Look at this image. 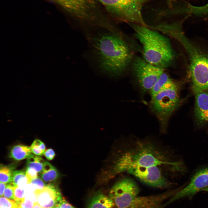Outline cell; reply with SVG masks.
<instances>
[{
  "instance_id": "1",
  "label": "cell",
  "mask_w": 208,
  "mask_h": 208,
  "mask_svg": "<svg viewBox=\"0 0 208 208\" xmlns=\"http://www.w3.org/2000/svg\"><path fill=\"white\" fill-rule=\"evenodd\" d=\"M124 146L112 166L113 176L137 168L157 166L174 172L182 169L181 163L173 160L170 152L157 141L133 138L127 140Z\"/></svg>"
},
{
  "instance_id": "2",
  "label": "cell",
  "mask_w": 208,
  "mask_h": 208,
  "mask_svg": "<svg viewBox=\"0 0 208 208\" xmlns=\"http://www.w3.org/2000/svg\"><path fill=\"white\" fill-rule=\"evenodd\" d=\"M90 40L95 60L104 74L111 76L120 75L132 61L133 53L129 47L116 34L101 32Z\"/></svg>"
},
{
  "instance_id": "3",
  "label": "cell",
  "mask_w": 208,
  "mask_h": 208,
  "mask_svg": "<svg viewBox=\"0 0 208 208\" xmlns=\"http://www.w3.org/2000/svg\"><path fill=\"white\" fill-rule=\"evenodd\" d=\"M132 27L142 46L143 58L149 63L164 69L168 67L174 57L168 39L147 27L133 24Z\"/></svg>"
},
{
  "instance_id": "4",
  "label": "cell",
  "mask_w": 208,
  "mask_h": 208,
  "mask_svg": "<svg viewBox=\"0 0 208 208\" xmlns=\"http://www.w3.org/2000/svg\"><path fill=\"white\" fill-rule=\"evenodd\" d=\"M181 30L176 31L173 37L181 43L188 54L193 90L208 91V55L194 46Z\"/></svg>"
},
{
  "instance_id": "5",
  "label": "cell",
  "mask_w": 208,
  "mask_h": 208,
  "mask_svg": "<svg viewBox=\"0 0 208 208\" xmlns=\"http://www.w3.org/2000/svg\"><path fill=\"white\" fill-rule=\"evenodd\" d=\"M180 102L178 86L172 80L151 98V109L159 121L162 132L165 131L169 118Z\"/></svg>"
},
{
  "instance_id": "6",
  "label": "cell",
  "mask_w": 208,
  "mask_h": 208,
  "mask_svg": "<svg viewBox=\"0 0 208 208\" xmlns=\"http://www.w3.org/2000/svg\"><path fill=\"white\" fill-rule=\"evenodd\" d=\"M139 190L134 181L129 177H125L113 185L109 195L117 208H128L135 202Z\"/></svg>"
},
{
  "instance_id": "7",
  "label": "cell",
  "mask_w": 208,
  "mask_h": 208,
  "mask_svg": "<svg viewBox=\"0 0 208 208\" xmlns=\"http://www.w3.org/2000/svg\"><path fill=\"white\" fill-rule=\"evenodd\" d=\"M132 69L139 86L144 92L151 90L164 69L149 63L140 57L134 60Z\"/></svg>"
},
{
  "instance_id": "8",
  "label": "cell",
  "mask_w": 208,
  "mask_h": 208,
  "mask_svg": "<svg viewBox=\"0 0 208 208\" xmlns=\"http://www.w3.org/2000/svg\"><path fill=\"white\" fill-rule=\"evenodd\" d=\"M104 5L115 10L127 19L146 26L140 15L143 0H99Z\"/></svg>"
},
{
  "instance_id": "9",
  "label": "cell",
  "mask_w": 208,
  "mask_h": 208,
  "mask_svg": "<svg viewBox=\"0 0 208 208\" xmlns=\"http://www.w3.org/2000/svg\"><path fill=\"white\" fill-rule=\"evenodd\" d=\"M166 169L159 167L150 168H138L132 169L127 172L148 185L159 188L169 187L170 183L165 175Z\"/></svg>"
},
{
  "instance_id": "10",
  "label": "cell",
  "mask_w": 208,
  "mask_h": 208,
  "mask_svg": "<svg viewBox=\"0 0 208 208\" xmlns=\"http://www.w3.org/2000/svg\"><path fill=\"white\" fill-rule=\"evenodd\" d=\"M208 187V167L197 171L192 177L188 185L176 193L167 203L184 197L192 198L198 192Z\"/></svg>"
},
{
  "instance_id": "11",
  "label": "cell",
  "mask_w": 208,
  "mask_h": 208,
  "mask_svg": "<svg viewBox=\"0 0 208 208\" xmlns=\"http://www.w3.org/2000/svg\"><path fill=\"white\" fill-rule=\"evenodd\" d=\"M69 12L79 18L91 19L93 0H52Z\"/></svg>"
},
{
  "instance_id": "12",
  "label": "cell",
  "mask_w": 208,
  "mask_h": 208,
  "mask_svg": "<svg viewBox=\"0 0 208 208\" xmlns=\"http://www.w3.org/2000/svg\"><path fill=\"white\" fill-rule=\"evenodd\" d=\"M36 201L44 208H52L62 199L61 194L55 185L49 184L42 189L34 192Z\"/></svg>"
},
{
  "instance_id": "13",
  "label": "cell",
  "mask_w": 208,
  "mask_h": 208,
  "mask_svg": "<svg viewBox=\"0 0 208 208\" xmlns=\"http://www.w3.org/2000/svg\"><path fill=\"white\" fill-rule=\"evenodd\" d=\"M193 91L195 97V117L198 125L201 126L208 122V91Z\"/></svg>"
},
{
  "instance_id": "14",
  "label": "cell",
  "mask_w": 208,
  "mask_h": 208,
  "mask_svg": "<svg viewBox=\"0 0 208 208\" xmlns=\"http://www.w3.org/2000/svg\"><path fill=\"white\" fill-rule=\"evenodd\" d=\"M114 206L113 202L109 196L99 193L92 198L87 208H112Z\"/></svg>"
},
{
  "instance_id": "15",
  "label": "cell",
  "mask_w": 208,
  "mask_h": 208,
  "mask_svg": "<svg viewBox=\"0 0 208 208\" xmlns=\"http://www.w3.org/2000/svg\"><path fill=\"white\" fill-rule=\"evenodd\" d=\"M59 174L56 168L49 163L45 161L40 177L46 183L53 182L59 178Z\"/></svg>"
},
{
  "instance_id": "16",
  "label": "cell",
  "mask_w": 208,
  "mask_h": 208,
  "mask_svg": "<svg viewBox=\"0 0 208 208\" xmlns=\"http://www.w3.org/2000/svg\"><path fill=\"white\" fill-rule=\"evenodd\" d=\"M31 153L30 147L17 145L13 146L11 149L9 157L15 160L20 161L28 158L32 154Z\"/></svg>"
},
{
  "instance_id": "17",
  "label": "cell",
  "mask_w": 208,
  "mask_h": 208,
  "mask_svg": "<svg viewBox=\"0 0 208 208\" xmlns=\"http://www.w3.org/2000/svg\"><path fill=\"white\" fill-rule=\"evenodd\" d=\"M172 80L166 73L164 72L158 80L150 90L151 98L156 95L168 83Z\"/></svg>"
},
{
  "instance_id": "18",
  "label": "cell",
  "mask_w": 208,
  "mask_h": 208,
  "mask_svg": "<svg viewBox=\"0 0 208 208\" xmlns=\"http://www.w3.org/2000/svg\"><path fill=\"white\" fill-rule=\"evenodd\" d=\"M14 186L24 187L29 183L26 177V171L24 170L14 171L10 183Z\"/></svg>"
},
{
  "instance_id": "19",
  "label": "cell",
  "mask_w": 208,
  "mask_h": 208,
  "mask_svg": "<svg viewBox=\"0 0 208 208\" xmlns=\"http://www.w3.org/2000/svg\"><path fill=\"white\" fill-rule=\"evenodd\" d=\"M27 168L35 169L38 173H40L45 161L41 157L31 154L27 158Z\"/></svg>"
},
{
  "instance_id": "20",
  "label": "cell",
  "mask_w": 208,
  "mask_h": 208,
  "mask_svg": "<svg viewBox=\"0 0 208 208\" xmlns=\"http://www.w3.org/2000/svg\"><path fill=\"white\" fill-rule=\"evenodd\" d=\"M11 166L1 164L0 169V182L5 184L11 183L12 174L14 171Z\"/></svg>"
},
{
  "instance_id": "21",
  "label": "cell",
  "mask_w": 208,
  "mask_h": 208,
  "mask_svg": "<svg viewBox=\"0 0 208 208\" xmlns=\"http://www.w3.org/2000/svg\"><path fill=\"white\" fill-rule=\"evenodd\" d=\"M30 147L32 153L38 156L44 154L45 151L44 144L39 139L34 140Z\"/></svg>"
},
{
  "instance_id": "22",
  "label": "cell",
  "mask_w": 208,
  "mask_h": 208,
  "mask_svg": "<svg viewBox=\"0 0 208 208\" xmlns=\"http://www.w3.org/2000/svg\"><path fill=\"white\" fill-rule=\"evenodd\" d=\"M190 11L192 14L196 15H208V3L201 6L192 5Z\"/></svg>"
},
{
  "instance_id": "23",
  "label": "cell",
  "mask_w": 208,
  "mask_h": 208,
  "mask_svg": "<svg viewBox=\"0 0 208 208\" xmlns=\"http://www.w3.org/2000/svg\"><path fill=\"white\" fill-rule=\"evenodd\" d=\"M26 192L24 187L15 186L14 190V200L18 203L25 197Z\"/></svg>"
},
{
  "instance_id": "24",
  "label": "cell",
  "mask_w": 208,
  "mask_h": 208,
  "mask_svg": "<svg viewBox=\"0 0 208 208\" xmlns=\"http://www.w3.org/2000/svg\"><path fill=\"white\" fill-rule=\"evenodd\" d=\"M0 207L2 208H18L16 202L3 197L0 198Z\"/></svg>"
},
{
  "instance_id": "25",
  "label": "cell",
  "mask_w": 208,
  "mask_h": 208,
  "mask_svg": "<svg viewBox=\"0 0 208 208\" xmlns=\"http://www.w3.org/2000/svg\"><path fill=\"white\" fill-rule=\"evenodd\" d=\"M15 187L10 183L7 184L4 191V197L7 198L14 200V192Z\"/></svg>"
},
{
  "instance_id": "26",
  "label": "cell",
  "mask_w": 208,
  "mask_h": 208,
  "mask_svg": "<svg viewBox=\"0 0 208 208\" xmlns=\"http://www.w3.org/2000/svg\"><path fill=\"white\" fill-rule=\"evenodd\" d=\"M38 173L34 169L27 168L26 174L29 183H30L32 180L38 177Z\"/></svg>"
},
{
  "instance_id": "27",
  "label": "cell",
  "mask_w": 208,
  "mask_h": 208,
  "mask_svg": "<svg viewBox=\"0 0 208 208\" xmlns=\"http://www.w3.org/2000/svg\"><path fill=\"white\" fill-rule=\"evenodd\" d=\"M30 183L33 184L36 190L41 189L46 186L44 181L41 178L38 177L32 180Z\"/></svg>"
},
{
  "instance_id": "28",
  "label": "cell",
  "mask_w": 208,
  "mask_h": 208,
  "mask_svg": "<svg viewBox=\"0 0 208 208\" xmlns=\"http://www.w3.org/2000/svg\"><path fill=\"white\" fill-rule=\"evenodd\" d=\"M34 203L24 198L20 202L17 203L18 208H32Z\"/></svg>"
},
{
  "instance_id": "29",
  "label": "cell",
  "mask_w": 208,
  "mask_h": 208,
  "mask_svg": "<svg viewBox=\"0 0 208 208\" xmlns=\"http://www.w3.org/2000/svg\"><path fill=\"white\" fill-rule=\"evenodd\" d=\"M44 155L47 159L51 160L54 158L55 154L54 151L52 149L49 148L45 151Z\"/></svg>"
},
{
  "instance_id": "30",
  "label": "cell",
  "mask_w": 208,
  "mask_h": 208,
  "mask_svg": "<svg viewBox=\"0 0 208 208\" xmlns=\"http://www.w3.org/2000/svg\"><path fill=\"white\" fill-rule=\"evenodd\" d=\"M58 203L61 208H75L63 198Z\"/></svg>"
},
{
  "instance_id": "31",
  "label": "cell",
  "mask_w": 208,
  "mask_h": 208,
  "mask_svg": "<svg viewBox=\"0 0 208 208\" xmlns=\"http://www.w3.org/2000/svg\"><path fill=\"white\" fill-rule=\"evenodd\" d=\"M6 184L0 182V196H2L3 195L5 189L7 185Z\"/></svg>"
},
{
  "instance_id": "32",
  "label": "cell",
  "mask_w": 208,
  "mask_h": 208,
  "mask_svg": "<svg viewBox=\"0 0 208 208\" xmlns=\"http://www.w3.org/2000/svg\"><path fill=\"white\" fill-rule=\"evenodd\" d=\"M32 208H44L41 206L38 203L36 202H35L33 205V207Z\"/></svg>"
},
{
  "instance_id": "33",
  "label": "cell",
  "mask_w": 208,
  "mask_h": 208,
  "mask_svg": "<svg viewBox=\"0 0 208 208\" xmlns=\"http://www.w3.org/2000/svg\"><path fill=\"white\" fill-rule=\"evenodd\" d=\"M55 208H61L59 203L56 204L54 206Z\"/></svg>"
},
{
  "instance_id": "34",
  "label": "cell",
  "mask_w": 208,
  "mask_h": 208,
  "mask_svg": "<svg viewBox=\"0 0 208 208\" xmlns=\"http://www.w3.org/2000/svg\"><path fill=\"white\" fill-rule=\"evenodd\" d=\"M202 191H205L208 192V187L203 189Z\"/></svg>"
},
{
  "instance_id": "35",
  "label": "cell",
  "mask_w": 208,
  "mask_h": 208,
  "mask_svg": "<svg viewBox=\"0 0 208 208\" xmlns=\"http://www.w3.org/2000/svg\"><path fill=\"white\" fill-rule=\"evenodd\" d=\"M55 208V207H53V208Z\"/></svg>"
},
{
  "instance_id": "36",
  "label": "cell",
  "mask_w": 208,
  "mask_h": 208,
  "mask_svg": "<svg viewBox=\"0 0 208 208\" xmlns=\"http://www.w3.org/2000/svg\"><path fill=\"white\" fill-rule=\"evenodd\" d=\"M0 208H1V207H0Z\"/></svg>"
},
{
  "instance_id": "37",
  "label": "cell",
  "mask_w": 208,
  "mask_h": 208,
  "mask_svg": "<svg viewBox=\"0 0 208 208\" xmlns=\"http://www.w3.org/2000/svg\"></svg>"
}]
</instances>
